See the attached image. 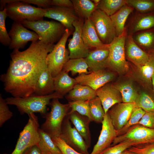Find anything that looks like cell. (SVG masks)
<instances>
[{"mask_svg":"<svg viewBox=\"0 0 154 154\" xmlns=\"http://www.w3.org/2000/svg\"><path fill=\"white\" fill-rule=\"evenodd\" d=\"M89 106L92 121L102 123L106 114L99 98L96 96L89 100Z\"/></svg>","mask_w":154,"mask_h":154,"instance_id":"1f68e13d","label":"cell"},{"mask_svg":"<svg viewBox=\"0 0 154 154\" xmlns=\"http://www.w3.org/2000/svg\"><path fill=\"white\" fill-rule=\"evenodd\" d=\"M23 2L37 5L38 7L43 9L48 8L51 5V0H22Z\"/></svg>","mask_w":154,"mask_h":154,"instance_id":"bcb514c9","label":"cell"},{"mask_svg":"<svg viewBox=\"0 0 154 154\" xmlns=\"http://www.w3.org/2000/svg\"><path fill=\"white\" fill-rule=\"evenodd\" d=\"M92 1L93 2L96 6L97 7L99 3L100 0H93Z\"/></svg>","mask_w":154,"mask_h":154,"instance_id":"f907efd6","label":"cell"},{"mask_svg":"<svg viewBox=\"0 0 154 154\" xmlns=\"http://www.w3.org/2000/svg\"><path fill=\"white\" fill-rule=\"evenodd\" d=\"M8 34L11 40L9 48L13 50L23 48L28 42H35L39 38L36 33L28 30L20 22L14 21Z\"/></svg>","mask_w":154,"mask_h":154,"instance_id":"7c38bea8","label":"cell"},{"mask_svg":"<svg viewBox=\"0 0 154 154\" xmlns=\"http://www.w3.org/2000/svg\"><path fill=\"white\" fill-rule=\"evenodd\" d=\"M5 99L3 98L2 94L0 95V127H1L7 121L13 116V112L8 107Z\"/></svg>","mask_w":154,"mask_h":154,"instance_id":"b9f144b4","label":"cell"},{"mask_svg":"<svg viewBox=\"0 0 154 154\" xmlns=\"http://www.w3.org/2000/svg\"><path fill=\"white\" fill-rule=\"evenodd\" d=\"M125 30L120 35L116 37L108 44L109 51L107 67L119 74H124L129 69V66L125 56Z\"/></svg>","mask_w":154,"mask_h":154,"instance_id":"52a82bcc","label":"cell"},{"mask_svg":"<svg viewBox=\"0 0 154 154\" xmlns=\"http://www.w3.org/2000/svg\"><path fill=\"white\" fill-rule=\"evenodd\" d=\"M149 59L144 65L138 68L139 75L141 79L146 84H152V77L154 73V49L149 50Z\"/></svg>","mask_w":154,"mask_h":154,"instance_id":"f546056e","label":"cell"},{"mask_svg":"<svg viewBox=\"0 0 154 154\" xmlns=\"http://www.w3.org/2000/svg\"><path fill=\"white\" fill-rule=\"evenodd\" d=\"M114 77L113 73L104 69L88 74H82L75 79L78 84L88 86L96 91L112 81Z\"/></svg>","mask_w":154,"mask_h":154,"instance_id":"5bb4252c","label":"cell"},{"mask_svg":"<svg viewBox=\"0 0 154 154\" xmlns=\"http://www.w3.org/2000/svg\"><path fill=\"white\" fill-rule=\"evenodd\" d=\"M135 145V143L133 142L124 141L110 146L98 154H121L126 150Z\"/></svg>","mask_w":154,"mask_h":154,"instance_id":"ab89813d","label":"cell"},{"mask_svg":"<svg viewBox=\"0 0 154 154\" xmlns=\"http://www.w3.org/2000/svg\"><path fill=\"white\" fill-rule=\"evenodd\" d=\"M51 5L60 7L73 8L71 0H51Z\"/></svg>","mask_w":154,"mask_h":154,"instance_id":"7dc6e473","label":"cell"},{"mask_svg":"<svg viewBox=\"0 0 154 154\" xmlns=\"http://www.w3.org/2000/svg\"><path fill=\"white\" fill-rule=\"evenodd\" d=\"M151 82L152 84L154 91V73L153 74L151 78Z\"/></svg>","mask_w":154,"mask_h":154,"instance_id":"816d5d0a","label":"cell"},{"mask_svg":"<svg viewBox=\"0 0 154 154\" xmlns=\"http://www.w3.org/2000/svg\"><path fill=\"white\" fill-rule=\"evenodd\" d=\"M98 36L105 44H110L116 37L115 30L110 17L102 10L97 9L90 17Z\"/></svg>","mask_w":154,"mask_h":154,"instance_id":"9c48e42d","label":"cell"},{"mask_svg":"<svg viewBox=\"0 0 154 154\" xmlns=\"http://www.w3.org/2000/svg\"><path fill=\"white\" fill-rule=\"evenodd\" d=\"M128 149L137 154H154V143L134 146Z\"/></svg>","mask_w":154,"mask_h":154,"instance_id":"ee69618b","label":"cell"},{"mask_svg":"<svg viewBox=\"0 0 154 154\" xmlns=\"http://www.w3.org/2000/svg\"><path fill=\"white\" fill-rule=\"evenodd\" d=\"M67 115L64 118L59 137L67 145L83 154H89V148L83 137L75 127H72Z\"/></svg>","mask_w":154,"mask_h":154,"instance_id":"8fae6325","label":"cell"},{"mask_svg":"<svg viewBox=\"0 0 154 154\" xmlns=\"http://www.w3.org/2000/svg\"><path fill=\"white\" fill-rule=\"evenodd\" d=\"M73 9L79 18H90L97 7L92 0H72Z\"/></svg>","mask_w":154,"mask_h":154,"instance_id":"4316f807","label":"cell"},{"mask_svg":"<svg viewBox=\"0 0 154 154\" xmlns=\"http://www.w3.org/2000/svg\"><path fill=\"white\" fill-rule=\"evenodd\" d=\"M21 23L26 28L36 33L39 37V40L47 44L54 45V43L58 41L66 29L60 22L53 21L25 20Z\"/></svg>","mask_w":154,"mask_h":154,"instance_id":"3957f363","label":"cell"},{"mask_svg":"<svg viewBox=\"0 0 154 154\" xmlns=\"http://www.w3.org/2000/svg\"><path fill=\"white\" fill-rule=\"evenodd\" d=\"M67 116L89 147L91 141L89 125L92 121L87 117L75 111L69 112Z\"/></svg>","mask_w":154,"mask_h":154,"instance_id":"ffe728a7","label":"cell"},{"mask_svg":"<svg viewBox=\"0 0 154 154\" xmlns=\"http://www.w3.org/2000/svg\"><path fill=\"white\" fill-rule=\"evenodd\" d=\"M54 45L39 40L32 42L24 51L13 50L7 70L0 77L5 91L15 97L33 95L39 77L47 67V56Z\"/></svg>","mask_w":154,"mask_h":154,"instance_id":"6da1fadb","label":"cell"},{"mask_svg":"<svg viewBox=\"0 0 154 154\" xmlns=\"http://www.w3.org/2000/svg\"><path fill=\"white\" fill-rule=\"evenodd\" d=\"M124 141L133 142L135 145L154 143V129L135 125L123 135L116 137L111 146Z\"/></svg>","mask_w":154,"mask_h":154,"instance_id":"30bf717a","label":"cell"},{"mask_svg":"<svg viewBox=\"0 0 154 154\" xmlns=\"http://www.w3.org/2000/svg\"><path fill=\"white\" fill-rule=\"evenodd\" d=\"M70 33V30L66 29L61 38L47 56L46 64L53 78L62 71L64 66L70 59L69 51L66 45Z\"/></svg>","mask_w":154,"mask_h":154,"instance_id":"8992f818","label":"cell"},{"mask_svg":"<svg viewBox=\"0 0 154 154\" xmlns=\"http://www.w3.org/2000/svg\"><path fill=\"white\" fill-rule=\"evenodd\" d=\"M133 10L132 7L126 4L110 16L115 30L116 37L121 35L125 30L124 27L125 22Z\"/></svg>","mask_w":154,"mask_h":154,"instance_id":"d4e9b609","label":"cell"},{"mask_svg":"<svg viewBox=\"0 0 154 154\" xmlns=\"http://www.w3.org/2000/svg\"><path fill=\"white\" fill-rule=\"evenodd\" d=\"M126 4V0H100L97 9L110 17Z\"/></svg>","mask_w":154,"mask_h":154,"instance_id":"d6a6232c","label":"cell"},{"mask_svg":"<svg viewBox=\"0 0 154 154\" xmlns=\"http://www.w3.org/2000/svg\"><path fill=\"white\" fill-rule=\"evenodd\" d=\"M28 115V122L20 133L15 148L11 154H23L27 149L37 145L39 141L38 117L34 113Z\"/></svg>","mask_w":154,"mask_h":154,"instance_id":"ba28073f","label":"cell"},{"mask_svg":"<svg viewBox=\"0 0 154 154\" xmlns=\"http://www.w3.org/2000/svg\"><path fill=\"white\" fill-rule=\"evenodd\" d=\"M106 114L115 105L123 102L121 93L115 86L106 84L96 91Z\"/></svg>","mask_w":154,"mask_h":154,"instance_id":"ac0fdd59","label":"cell"},{"mask_svg":"<svg viewBox=\"0 0 154 154\" xmlns=\"http://www.w3.org/2000/svg\"><path fill=\"white\" fill-rule=\"evenodd\" d=\"M63 96L56 92L43 96L32 95L25 98L11 97L5 99L8 105L15 106L21 114L28 115L38 112L45 115L47 106L51 100L54 98L61 99Z\"/></svg>","mask_w":154,"mask_h":154,"instance_id":"7a4b0ae2","label":"cell"},{"mask_svg":"<svg viewBox=\"0 0 154 154\" xmlns=\"http://www.w3.org/2000/svg\"><path fill=\"white\" fill-rule=\"evenodd\" d=\"M137 124L154 129V112H145Z\"/></svg>","mask_w":154,"mask_h":154,"instance_id":"f6af8a7d","label":"cell"},{"mask_svg":"<svg viewBox=\"0 0 154 154\" xmlns=\"http://www.w3.org/2000/svg\"><path fill=\"white\" fill-rule=\"evenodd\" d=\"M5 7L8 17L15 22L35 21L43 20L44 17L45 9L34 7L21 0H14Z\"/></svg>","mask_w":154,"mask_h":154,"instance_id":"5b68a950","label":"cell"},{"mask_svg":"<svg viewBox=\"0 0 154 154\" xmlns=\"http://www.w3.org/2000/svg\"><path fill=\"white\" fill-rule=\"evenodd\" d=\"M97 96L96 91L90 87L77 84L66 96L71 101L89 100Z\"/></svg>","mask_w":154,"mask_h":154,"instance_id":"484cf974","label":"cell"},{"mask_svg":"<svg viewBox=\"0 0 154 154\" xmlns=\"http://www.w3.org/2000/svg\"><path fill=\"white\" fill-rule=\"evenodd\" d=\"M154 29V13L147 14L139 20L135 24L134 32Z\"/></svg>","mask_w":154,"mask_h":154,"instance_id":"60d3db41","label":"cell"},{"mask_svg":"<svg viewBox=\"0 0 154 154\" xmlns=\"http://www.w3.org/2000/svg\"><path fill=\"white\" fill-rule=\"evenodd\" d=\"M50 104L51 110L44 115L45 120L40 129L52 138L59 137L63 121L70 108L68 104H62L57 98L52 99Z\"/></svg>","mask_w":154,"mask_h":154,"instance_id":"277c9868","label":"cell"},{"mask_svg":"<svg viewBox=\"0 0 154 154\" xmlns=\"http://www.w3.org/2000/svg\"><path fill=\"white\" fill-rule=\"evenodd\" d=\"M7 17L5 7L3 10L0 11V42L3 45L9 46L11 40L5 25V21Z\"/></svg>","mask_w":154,"mask_h":154,"instance_id":"f35d334b","label":"cell"},{"mask_svg":"<svg viewBox=\"0 0 154 154\" xmlns=\"http://www.w3.org/2000/svg\"><path fill=\"white\" fill-rule=\"evenodd\" d=\"M39 141L37 145L42 154H62L48 134L39 128Z\"/></svg>","mask_w":154,"mask_h":154,"instance_id":"83f0119b","label":"cell"},{"mask_svg":"<svg viewBox=\"0 0 154 154\" xmlns=\"http://www.w3.org/2000/svg\"><path fill=\"white\" fill-rule=\"evenodd\" d=\"M145 112L142 109L136 106L133 109L126 124L121 129L117 131V136L123 135L126 132L129 128L137 124Z\"/></svg>","mask_w":154,"mask_h":154,"instance_id":"e575fe53","label":"cell"},{"mask_svg":"<svg viewBox=\"0 0 154 154\" xmlns=\"http://www.w3.org/2000/svg\"><path fill=\"white\" fill-rule=\"evenodd\" d=\"M121 154H137L134 152L130 151L127 149L124 151Z\"/></svg>","mask_w":154,"mask_h":154,"instance_id":"681fc988","label":"cell"},{"mask_svg":"<svg viewBox=\"0 0 154 154\" xmlns=\"http://www.w3.org/2000/svg\"><path fill=\"white\" fill-rule=\"evenodd\" d=\"M45 9L44 17L57 20L70 31L73 23L79 18L73 8L51 6Z\"/></svg>","mask_w":154,"mask_h":154,"instance_id":"2e32d148","label":"cell"},{"mask_svg":"<svg viewBox=\"0 0 154 154\" xmlns=\"http://www.w3.org/2000/svg\"></svg>","mask_w":154,"mask_h":154,"instance_id":"f5cc1de1","label":"cell"},{"mask_svg":"<svg viewBox=\"0 0 154 154\" xmlns=\"http://www.w3.org/2000/svg\"><path fill=\"white\" fill-rule=\"evenodd\" d=\"M54 91V78L47 67L39 77L33 95L46 96Z\"/></svg>","mask_w":154,"mask_h":154,"instance_id":"603a6c76","label":"cell"},{"mask_svg":"<svg viewBox=\"0 0 154 154\" xmlns=\"http://www.w3.org/2000/svg\"><path fill=\"white\" fill-rule=\"evenodd\" d=\"M102 128L98 140L89 154H98L111 146L117 137V130L114 127L110 117L107 113L102 123Z\"/></svg>","mask_w":154,"mask_h":154,"instance_id":"9a60e30c","label":"cell"},{"mask_svg":"<svg viewBox=\"0 0 154 154\" xmlns=\"http://www.w3.org/2000/svg\"><path fill=\"white\" fill-rule=\"evenodd\" d=\"M52 138L62 154H83L77 151L70 146L59 137H54Z\"/></svg>","mask_w":154,"mask_h":154,"instance_id":"7bdbcfd3","label":"cell"},{"mask_svg":"<svg viewBox=\"0 0 154 154\" xmlns=\"http://www.w3.org/2000/svg\"><path fill=\"white\" fill-rule=\"evenodd\" d=\"M135 38L136 41L144 47L150 50L154 49V29L138 34Z\"/></svg>","mask_w":154,"mask_h":154,"instance_id":"8d00e7d4","label":"cell"},{"mask_svg":"<svg viewBox=\"0 0 154 154\" xmlns=\"http://www.w3.org/2000/svg\"><path fill=\"white\" fill-rule=\"evenodd\" d=\"M23 154H42V153L40 149L36 145L28 148Z\"/></svg>","mask_w":154,"mask_h":154,"instance_id":"c3c4849f","label":"cell"},{"mask_svg":"<svg viewBox=\"0 0 154 154\" xmlns=\"http://www.w3.org/2000/svg\"><path fill=\"white\" fill-rule=\"evenodd\" d=\"M135 103L136 107L142 109L145 112H154V100L145 92L139 95Z\"/></svg>","mask_w":154,"mask_h":154,"instance_id":"d590c367","label":"cell"},{"mask_svg":"<svg viewBox=\"0 0 154 154\" xmlns=\"http://www.w3.org/2000/svg\"><path fill=\"white\" fill-rule=\"evenodd\" d=\"M127 4L147 14L154 13V0H126Z\"/></svg>","mask_w":154,"mask_h":154,"instance_id":"836d02e7","label":"cell"},{"mask_svg":"<svg viewBox=\"0 0 154 154\" xmlns=\"http://www.w3.org/2000/svg\"><path fill=\"white\" fill-rule=\"evenodd\" d=\"M81 35L85 44L89 48H102L107 45L103 44L100 40L90 18L85 20L82 27Z\"/></svg>","mask_w":154,"mask_h":154,"instance_id":"44dd1931","label":"cell"},{"mask_svg":"<svg viewBox=\"0 0 154 154\" xmlns=\"http://www.w3.org/2000/svg\"><path fill=\"white\" fill-rule=\"evenodd\" d=\"M109 51L108 44L106 46L90 51L85 58L88 69L92 72L104 70L107 67V60Z\"/></svg>","mask_w":154,"mask_h":154,"instance_id":"d6986e66","label":"cell"},{"mask_svg":"<svg viewBox=\"0 0 154 154\" xmlns=\"http://www.w3.org/2000/svg\"><path fill=\"white\" fill-rule=\"evenodd\" d=\"M135 107V103L122 102L115 105L108 110L107 113L116 130L121 129L126 124Z\"/></svg>","mask_w":154,"mask_h":154,"instance_id":"e0dca14e","label":"cell"},{"mask_svg":"<svg viewBox=\"0 0 154 154\" xmlns=\"http://www.w3.org/2000/svg\"><path fill=\"white\" fill-rule=\"evenodd\" d=\"M121 93L122 102L125 103H134L139 95L132 84L125 82L115 86Z\"/></svg>","mask_w":154,"mask_h":154,"instance_id":"4dcf8cb0","label":"cell"},{"mask_svg":"<svg viewBox=\"0 0 154 154\" xmlns=\"http://www.w3.org/2000/svg\"><path fill=\"white\" fill-rule=\"evenodd\" d=\"M88 66L84 58L70 59L64 66L62 70L68 73L70 71L72 75L77 74H88Z\"/></svg>","mask_w":154,"mask_h":154,"instance_id":"f1b7e54d","label":"cell"},{"mask_svg":"<svg viewBox=\"0 0 154 154\" xmlns=\"http://www.w3.org/2000/svg\"><path fill=\"white\" fill-rule=\"evenodd\" d=\"M55 92L63 96L78 84L75 78L71 77L68 73L63 70L54 78Z\"/></svg>","mask_w":154,"mask_h":154,"instance_id":"cb8c5ba5","label":"cell"},{"mask_svg":"<svg viewBox=\"0 0 154 154\" xmlns=\"http://www.w3.org/2000/svg\"><path fill=\"white\" fill-rule=\"evenodd\" d=\"M126 43V54L133 63L138 68L146 63L149 59V55L136 44L132 36H128Z\"/></svg>","mask_w":154,"mask_h":154,"instance_id":"7402d4cb","label":"cell"},{"mask_svg":"<svg viewBox=\"0 0 154 154\" xmlns=\"http://www.w3.org/2000/svg\"><path fill=\"white\" fill-rule=\"evenodd\" d=\"M89 100L70 101L68 104L71 111L86 116L92 121L90 113Z\"/></svg>","mask_w":154,"mask_h":154,"instance_id":"74e56055","label":"cell"},{"mask_svg":"<svg viewBox=\"0 0 154 154\" xmlns=\"http://www.w3.org/2000/svg\"><path fill=\"white\" fill-rule=\"evenodd\" d=\"M84 22L83 19L79 18L73 23L74 30L68 45L70 59L84 58L90 52L89 48L85 44L82 37Z\"/></svg>","mask_w":154,"mask_h":154,"instance_id":"4fadbf2b","label":"cell"}]
</instances>
